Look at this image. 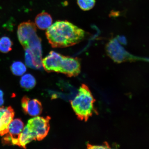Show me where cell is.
Masks as SVG:
<instances>
[{
    "label": "cell",
    "instance_id": "cell-1",
    "mask_svg": "<svg viewBox=\"0 0 149 149\" xmlns=\"http://www.w3.org/2000/svg\"><path fill=\"white\" fill-rule=\"evenodd\" d=\"M85 31L67 20H58L48 28L46 35L53 48H65L79 43L85 36Z\"/></svg>",
    "mask_w": 149,
    "mask_h": 149
},
{
    "label": "cell",
    "instance_id": "cell-2",
    "mask_svg": "<svg viewBox=\"0 0 149 149\" xmlns=\"http://www.w3.org/2000/svg\"><path fill=\"white\" fill-rule=\"evenodd\" d=\"M95 100L88 86L82 85L78 94L71 102L72 109L81 120L86 121L95 112Z\"/></svg>",
    "mask_w": 149,
    "mask_h": 149
},
{
    "label": "cell",
    "instance_id": "cell-3",
    "mask_svg": "<svg viewBox=\"0 0 149 149\" xmlns=\"http://www.w3.org/2000/svg\"><path fill=\"white\" fill-rule=\"evenodd\" d=\"M17 36L25 50L41 45V40L37 34L36 26L31 21L23 22L18 26Z\"/></svg>",
    "mask_w": 149,
    "mask_h": 149
},
{
    "label": "cell",
    "instance_id": "cell-4",
    "mask_svg": "<svg viewBox=\"0 0 149 149\" xmlns=\"http://www.w3.org/2000/svg\"><path fill=\"white\" fill-rule=\"evenodd\" d=\"M50 117L37 116L28 121L26 126L33 134L36 140H42L47 135L50 129Z\"/></svg>",
    "mask_w": 149,
    "mask_h": 149
},
{
    "label": "cell",
    "instance_id": "cell-5",
    "mask_svg": "<svg viewBox=\"0 0 149 149\" xmlns=\"http://www.w3.org/2000/svg\"><path fill=\"white\" fill-rule=\"evenodd\" d=\"M24 127V123L20 119L13 120L9 125L8 133L5 135L2 139L3 143L5 145L18 146V137Z\"/></svg>",
    "mask_w": 149,
    "mask_h": 149
},
{
    "label": "cell",
    "instance_id": "cell-6",
    "mask_svg": "<svg viewBox=\"0 0 149 149\" xmlns=\"http://www.w3.org/2000/svg\"><path fill=\"white\" fill-rule=\"evenodd\" d=\"M80 59L63 55L60 73L66 74L68 77L77 76L81 72Z\"/></svg>",
    "mask_w": 149,
    "mask_h": 149
},
{
    "label": "cell",
    "instance_id": "cell-7",
    "mask_svg": "<svg viewBox=\"0 0 149 149\" xmlns=\"http://www.w3.org/2000/svg\"><path fill=\"white\" fill-rule=\"evenodd\" d=\"M26 65L30 68L36 70L42 68V45L25 50Z\"/></svg>",
    "mask_w": 149,
    "mask_h": 149
},
{
    "label": "cell",
    "instance_id": "cell-8",
    "mask_svg": "<svg viewBox=\"0 0 149 149\" xmlns=\"http://www.w3.org/2000/svg\"><path fill=\"white\" fill-rule=\"evenodd\" d=\"M63 55L53 51L42 59V66L48 72H60Z\"/></svg>",
    "mask_w": 149,
    "mask_h": 149
},
{
    "label": "cell",
    "instance_id": "cell-9",
    "mask_svg": "<svg viewBox=\"0 0 149 149\" xmlns=\"http://www.w3.org/2000/svg\"><path fill=\"white\" fill-rule=\"evenodd\" d=\"M106 49L108 55L116 62L120 63L127 60V53L115 39L108 43Z\"/></svg>",
    "mask_w": 149,
    "mask_h": 149
},
{
    "label": "cell",
    "instance_id": "cell-10",
    "mask_svg": "<svg viewBox=\"0 0 149 149\" xmlns=\"http://www.w3.org/2000/svg\"><path fill=\"white\" fill-rule=\"evenodd\" d=\"M22 106L26 113L32 116H37L41 113L42 107L41 102L36 99L23 97L22 100Z\"/></svg>",
    "mask_w": 149,
    "mask_h": 149
},
{
    "label": "cell",
    "instance_id": "cell-11",
    "mask_svg": "<svg viewBox=\"0 0 149 149\" xmlns=\"http://www.w3.org/2000/svg\"><path fill=\"white\" fill-rule=\"evenodd\" d=\"M15 113L12 107H0V135L8 133L9 125L13 120Z\"/></svg>",
    "mask_w": 149,
    "mask_h": 149
},
{
    "label": "cell",
    "instance_id": "cell-12",
    "mask_svg": "<svg viewBox=\"0 0 149 149\" xmlns=\"http://www.w3.org/2000/svg\"><path fill=\"white\" fill-rule=\"evenodd\" d=\"M35 22L39 29L44 30L48 29L52 25L53 19L50 14L47 12H43L36 16Z\"/></svg>",
    "mask_w": 149,
    "mask_h": 149
},
{
    "label": "cell",
    "instance_id": "cell-13",
    "mask_svg": "<svg viewBox=\"0 0 149 149\" xmlns=\"http://www.w3.org/2000/svg\"><path fill=\"white\" fill-rule=\"evenodd\" d=\"M33 140H36L32 132L26 125L19 136L18 146L26 148V145Z\"/></svg>",
    "mask_w": 149,
    "mask_h": 149
},
{
    "label": "cell",
    "instance_id": "cell-14",
    "mask_svg": "<svg viewBox=\"0 0 149 149\" xmlns=\"http://www.w3.org/2000/svg\"><path fill=\"white\" fill-rule=\"evenodd\" d=\"M22 88L29 91L33 89L36 84V80L34 76L30 74H27L22 76L20 81Z\"/></svg>",
    "mask_w": 149,
    "mask_h": 149
},
{
    "label": "cell",
    "instance_id": "cell-15",
    "mask_svg": "<svg viewBox=\"0 0 149 149\" xmlns=\"http://www.w3.org/2000/svg\"><path fill=\"white\" fill-rule=\"evenodd\" d=\"M10 70L14 75L20 76L25 73L27 68L23 63L20 61H16L11 65Z\"/></svg>",
    "mask_w": 149,
    "mask_h": 149
},
{
    "label": "cell",
    "instance_id": "cell-16",
    "mask_svg": "<svg viewBox=\"0 0 149 149\" xmlns=\"http://www.w3.org/2000/svg\"><path fill=\"white\" fill-rule=\"evenodd\" d=\"M13 43L9 37L3 36L0 38V52L7 53L12 51Z\"/></svg>",
    "mask_w": 149,
    "mask_h": 149
},
{
    "label": "cell",
    "instance_id": "cell-17",
    "mask_svg": "<svg viewBox=\"0 0 149 149\" xmlns=\"http://www.w3.org/2000/svg\"><path fill=\"white\" fill-rule=\"evenodd\" d=\"M79 8L83 11H88L94 8L96 0H77Z\"/></svg>",
    "mask_w": 149,
    "mask_h": 149
},
{
    "label": "cell",
    "instance_id": "cell-18",
    "mask_svg": "<svg viewBox=\"0 0 149 149\" xmlns=\"http://www.w3.org/2000/svg\"><path fill=\"white\" fill-rule=\"evenodd\" d=\"M87 148L89 149H107L110 148L108 145H93L88 144L87 145Z\"/></svg>",
    "mask_w": 149,
    "mask_h": 149
},
{
    "label": "cell",
    "instance_id": "cell-19",
    "mask_svg": "<svg viewBox=\"0 0 149 149\" xmlns=\"http://www.w3.org/2000/svg\"><path fill=\"white\" fill-rule=\"evenodd\" d=\"M3 91L0 90V107H1L4 103L3 99Z\"/></svg>",
    "mask_w": 149,
    "mask_h": 149
}]
</instances>
